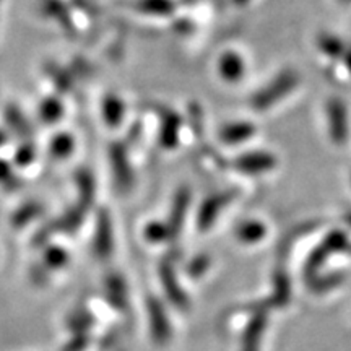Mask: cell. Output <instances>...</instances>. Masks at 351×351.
<instances>
[{"label":"cell","instance_id":"obj_1","mask_svg":"<svg viewBox=\"0 0 351 351\" xmlns=\"http://www.w3.org/2000/svg\"><path fill=\"white\" fill-rule=\"evenodd\" d=\"M44 261H46L49 269H60V267H64L65 262H67V254L56 247L49 249V251L46 252V256H44Z\"/></svg>","mask_w":351,"mask_h":351}]
</instances>
